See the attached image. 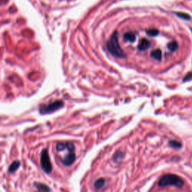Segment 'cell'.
Instances as JSON below:
<instances>
[{"label":"cell","instance_id":"cell-1","mask_svg":"<svg viewBox=\"0 0 192 192\" xmlns=\"http://www.w3.org/2000/svg\"><path fill=\"white\" fill-rule=\"evenodd\" d=\"M107 50L112 54L113 56L120 59H126V54L123 50L121 48L119 43L118 32H114L113 33L111 39L107 43Z\"/></svg>","mask_w":192,"mask_h":192},{"label":"cell","instance_id":"cell-4","mask_svg":"<svg viewBox=\"0 0 192 192\" xmlns=\"http://www.w3.org/2000/svg\"><path fill=\"white\" fill-rule=\"evenodd\" d=\"M41 165L45 173H50L53 170V166H52L50 158L49 153H48L47 149H44L42 151L41 155Z\"/></svg>","mask_w":192,"mask_h":192},{"label":"cell","instance_id":"cell-17","mask_svg":"<svg viewBox=\"0 0 192 192\" xmlns=\"http://www.w3.org/2000/svg\"><path fill=\"white\" fill-rule=\"evenodd\" d=\"M123 157H124V153L122 152H116V154H115V155H114V158L116 160L122 159V158H123Z\"/></svg>","mask_w":192,"mask_h":192},{"label":"cell","instance_id":"cell-6","mask_svg":"<svg viewBox=\"0 0 192 192\" xmlns=\"http://www.w3.org/2000/svg\"><path fill=\"white\" fill-rule=\"evenodd\" d=\"M150 44H151L149 41L147 40V38H143L140 41L139 45H138L137 48H138L140 51H143V50H146L148 49L150 47Z\"/></svg>","mask_w":192,"mask_h":192},{"label":"cell","instance_id":"cell-18","mask_svg":"<svg viewBox=\"0 0 192 192\" xmlns=\"http://www.w3.org/2000/svg\"><path fill=\"white\" fill-rule=\"evenodd\" d=\"M191 78H192V72L188 73L186 76L184 77V79H183V81H188V80H191Z\"/></svg>","mask_w":192,"mask_h":192},{"label":"cell","instance_id":"cell-13","mask_svg":"<svg viewBox=\"0 0 192 192\" xmlns=\"http://www.w3.org/2000/svg\"><path fill=\"white\" fill-rule=\"evenodd\" d=\"M168 48L170 52L176 51L177 48H178V44H177V42L175 41L170 42L169 44H168Z\"/></svg>","mask_w":192,"mask_h":192},{"label":"cell","instance_id":"cell-7","mask_svg":"<svg viewBox=\"0 0 192 192\" xmlns=\"http://www.w3.org/2000/svg\"><path fill=\"white\" fill-rule=\"evenodd\" d=\"M106 184V180L104 178H99L94 183V186L96 189H101Z\"/></svg>","mask_w":192,"mask_h":192},{"label":"cell","instance_id":"cell-10","mask_svg":"<svg viewBox=\"0 0 192 192\" xmlns=\"http://www.w3.org/2000/svg\"><path fill=\"white\" fill-rule=\"evenodd\" d=\"M20 166V162L19 161H14L13 163L10 165L9 168H8V173H14V172L19 168Z\"/></svg>","mask_w":192,"mask_h":192},{"label":"cell","instance_id":"cell-15","mask_svg":"<svg viewBox=\"0 0 192 192\" xmlns=\"http://www.w3.org/2000/svg\"><path fill=\"white\" fill-rule=\"evenodd\" d=\"M146 32H147V34L151 37H155V36H157L158 34H159V31L156 29H147Z\"/></svg>","mask_w":192,"mask_h":192},{"label":"cell","instance_id":"cell-5","mask_svg":"<svg viewBox=\"0 0 192 192\" xmlns=\"http://www.w3.org/2000/svg\"><path fill=\"white\" fill-rule=\"evenodd\" d=\"M75 160H76V155L74 151H69V154L62 160V163L65 166L69 167L74 164Z\"/></svg>","mask_w":192,"mask_h":192},{"label":"cell","instance_id":"cell-3","mask_svg":"<svg viewBox=\"0 0 192 192\" xmlns=\"http://www.w3.org/2000/svg\"><path fill=\"white\" fill-rule=\"evenodd\" d=\"M64 106V102L62 101H56L48 104H43L39 107V113L41 114H49L51 113L55 112Z\"/></svg>","mask_w":192,"mask_h":192},{"label":"cell","instance_id":"cell-11","mask_svg":"<svg viewBox=\"0 0 192 192\" xmlns=\"http://www.w3.org/2000/svg\"><path fill=\"white\" fill-rule=\"evenodd\" d=\"M34 185L38 191H50V188L47 185L42 184V183H35Z\"/></svg>","mask_w":192,"mask_h":192},{"label":"cell","instance_id":"cell-2","mask_svg":"<svg viewBox=\"0 0 192 192\" xmlns=\"http://www.w3.org/2000/svg\"><path fill=\"white\" fill-rule=\"evenodd\" d=\"M184 185V181L183 179L175 174H166L160 179L158 182V186H175L177 188H182Z\"/></svg>","mask_w":192,"mask_h":192},{"label":"cell","instance_id":"cell-8","mask_svg":"<svg viewBox=\"0 0 192 192\" xmlns=\"http://www.w3.org/2000/svg\"><path fill=\"white\" fill-rule=\"evenodd\" d=\"M123 38L124 40L131 42V43H133V42L136 41V35L133 33H127L126 34H124Z\"/></svg>","mask_w":192,"mask_h":192},{"label":"cell","instance_id":"cell-14","mask_svg":"<svg viewBox=\"0 0 192 192\" xmlns=\"http://www.w3.org/2000/svg\"><path fill=\"white\" fill-rule=\"evenodd\" d=\"M169 145L174 149H180L182 148V147H183L182 143L177 140H170Z\"/></svg>","mask_w":192,"mask_h":192},{"label":"cell","instance_id":"cell-12","mask_svg":"<svg viewBox=\"0 0 192 192\" xmlns=\"http://www.w3.org/2000/svg\"><path fill=\"white\" fill-rule=\"evenodd\" d=\"M176 16L180 17L181 19H183L185 20H191V17L189 14L186 13H183V12H175Z\"/></svg>","mask_w":192,"mask_h":192},{"label":"cell","instance_id":"cell-9","mask_svg":"<svg viewBox=\"0 0 192 192\" xmlns=\"http://www.w3.org/2000/svg\"><path fill=\"white\" fill-rule=\"evenodd\" d=\"M150 54H151V56H152V58H154L155 59H156V60H158V61H160L162 58L161 50L159 49L155 50H153V51L151 52Z\"/></svg>","mask_w":192,"mask_h":192},{"label":"cell","instance_id":"cell-16","mask_svg":"<svg viewBox=\"0 0 192 192\" xmlns=\"http://www.w3.org/2000/svg\"><path fill=\"white\" fill-rule=\"evenodd\" d=\"M56 149L59 152H62V151H64L66 149V144L63 143H59L56 145Z\"/></svg>","mask_w":192,"mask_h":192}]
</instances>
